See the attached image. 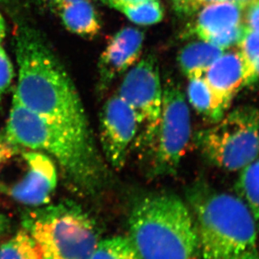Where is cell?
<instances>
[{
	"mask_svg": "<svg viewBox=\"0 0 259 259\" xmlns=\"http://www.w3.org/2000/svg\"><path fill=\"white\" fill-rule=\"evenodd\" d=\"M138 131V121L129 105L118 95L110 97L100 116L103 157L110 167L120 170L125 166L130 147Z\"/></svg>",
	"mask_w": 259,
	"mask_h": 259,
	"instance_id": "9c48e42d",
	"label": "cell"
},
{
	"mask_svg": "<svg viewBox=\"0 0 259 259\" xmlns=\"http://www.w3.org/2000/svg\"><path fill=\"white\" fill-rule=\"evenodd\" d=\"M245 5L225 1L207 5L197 16L193 31L202 40L242 24Z\"/></svg>",
	"mask_w": 259,
	"mask_h": 259,
	"instance_id": "4fadbf2b",
	"label": "cell"
},
{
	"mask_svg": "<svg viewBox=\"0 0 259 259\" xmlns=\"http://www.w3.org/2000/svg\"><path fill=\"white\" fill-rule=\"evenodd\" d=\"M224 50L208 41H196L185 46L180 51L178 62L183 73L189 78H199Z\"/></svg>",
	"mask_w": 259,
	"mask_h": 259,
	"instance_id": "9a60e30c",
	"label": "cell"
},
{
	"mask_svg": "<svg viewBox=\"0 0 259 259\" xmlns=\"http://www.w3.org/2000/svg\"><path fill=\"white\" fill-rule=\"evenodd\" d=\"M22 156L27 170L8 194L15 201L33 208L49 204L58 185L57 164L49 156L38 151L29 150Z\"/></svg>",
	"mask_w": 259,
	"mask_h": 259,
	"instance_id": "30bf717a",
	"label": "cell"
},
{
	"mask_svg": "<svg viewBox=\"0 0 259 259\" xmlns=\"http://www.w3.org/2000/svg\"><path fill=\"white\" fill-rule=\"evenodd\" d=\"M6 34V25L5 20L0 13V39H4Z\"/></svg>",
	"mask_w": 259,
	"mask_h": 259,
	"instance_id": "f546056e",
	"label": "cell"
},
{
	"mask_svg": "<svg viewBox=\"0 0 259 259\" xmlns=\"http://www.w3.org/2000/svg\"><path fill=\"white\" fill-rule=\"evenodd\" d=\"M116 10L139 25H155L163 18V10L159 0H147L134 5H124L118 7Z\"/></svg>",
	"mask_w": 259,
	"mask_h": 259,
	"instance_id": "ffe728a7",
	"label": "cell"
},
{
	"mask_svg": "<svg viewBox=\"0 0 259 259\" xmlns=\"http://www.w3.org/2000/svg\"><path fill=\"white\" fill-rule=\"evenodd\" d=\"M58 8L63 25L71 32L83 37H95L100 33V19L90 0H80Z\"/></svg>",
	"mask_w": 259,
	"mask_h": 259,
	"instance_id": "5bb4252c",
	"label": "cell"
},
{
	"mask_svg": "<svg viewBox=\"0 0 259 259\" xmlns=\"http://www.w3.org/2000/svg\"><path fill=\"white\" fill-rule=\"evenodd\" d=\"M252 71L238 51L222 53L204 73V79L227 108L240 90L251 85Z\"/></svg>",
	"mask_w": 259,
	"mask_h": 259,
	"instance_id": "7c38bea8",
	"label": "cell"
},
{
	"mask_svg": "<svg viewBox=\"0 0 259 259\" xmlns=\"http://www.w3.org/2000/svg\"><path fill=\"white\" fill-rule=\"evenodd\" d=\"M159 67L154 56L147 55L125 73L117 95L133 110L141 135L138 144L152 148L159 124L162 105Z\"/></svg>",
	"mask_w": 259,
	"mask_h": 259,
	"instance_id": "ba28073f",
	"label": "cell"
},
{
	"mask_svg": "<svg viewBox=\"0 0 259 259\" xmlns=\"http://www.w3.org/2000/svg\"><path fill=\"white\" fill-rule=\"evenodd\" d=\"M188 98L193 107L208 120L217 122L225 115L227 107L220 101L204 77L190 79Z\"/></svg>",
	"mask_w": 259,
	"mask_h": 259,
	"instance_id": "2e32d148",
	"label": "cell"
},
{
	"mask_svg": "<svg viewBox=\"0 0 259 259\" xmlns=\"http://www.w3.org/2000/svg\"><path fill=\"white\" fill-rule=\"evenodd\" d=\"M203 259H259L257 227L239 196L204 183L188 194Z\"/></svg>",
	"mask_w": 259,
	"mask_h": 259,
	"instance_id": "3957f363",
	"label": "cell"
},
{
	"mask_svg": "<svg viewBox=\"0 0 259 259\" xmlns=\"http://www.w3.org/2000/svg\"><path fill=\"white\" fill-rule=\"evenodd\" d=\"M225 1H237L246 5L250 0H172V3L178 14L190 15H193L200 6Z\"/></svg>",
	"mask_w": 259,
	"mask_h": 259,
	"instance_id": "603a6c76",
	"label": "cell"
},
{
	"mask_svg": "<svg viewBox=\"0 0 259 259\" xmlns=\"http://www.w3.org/2000/svg\"><path fill=\"white\" fill-rule=\"evenodd\" d=\"M199 142L205 158L217 167L243 169L258 155V110L242 106L232 110L214 126L200 132Z\"/></svg>",
	"mask_w": 259,
	"mask_h": 259,
	"instance_id": "8992f818",
	"label": "cell"
},
{
	"mask_svg": "<svg viewBox=\"0 0 259 259\" xmlns=\"http://www.w3.org/2000/svg\"><path fill=\"white\" fill-rule=\"evenodd\" d=\"M252 77L251 85H255V86H259V55L257 58L253 61L252 63Z\"/></svg>",
	"mask_w": 259,
	"mask_h": 259,
	"instance_id": "4316f807",
	"label": "cell"
},
{
	"mask_svg": "<svg viewBox=\"0 0 259 259\" xmlns=\"http://www.w3.org/2000/svg\"><path fill=\"white\" fill-rule=\"evenodd\" d=\"M18 79L13 99L31 112L94 141L79 94L67 70L35 30L15 35Z\"/></svg>",
	"mask_w": 259,
	"mask_h": 259,
	"instance_id": "6da1fadb",
	"label": "cell"
},
{
	"mask_svg": "<svg viewBox=\"0 0 259 259\" xmlns=\"http://www.w3.org/2000/svg\"><path fill=\"white\" fill-rule=\"evenodd\" d=\"M144 38L142 30L133 27L120 29L110 38L98 64L100 93L107 90L116 78L139 61Z\"/></svg>",
	"mask_w": 259,
	"mask_h": 259,
	"instance_id": "8fae6325",
	"label": "cell"
},
{
	"mask_svg": "<svg viewBox=\"0 0 259 259\" xmlns=\"http://www.w3.org/2000/svg\"><path fill=\"white\" fill-rule=\"evenodd\" d=\"M23 227L43 259H90L100 241L94 219L70 200L35 207L24 217Z\"/></svg>",
	"mask_w": 259,
	"mask_h": 259,
	"instance_id": "5b68a950",
	"label": "cell"
},
{
	"mask_svg": "<svg viewBox=\"0 0 259 259\" xmlns=\"http://www.w3.org/2000/svg\"><path fill=\"white\" fill-rule=\"evenodd\" d=\"M4 39H0V100L12 84L14 67L3 46Z\"/></svg>",
	"mask_w": 259,
	"mask_h": 259,
	"instance_id": "7402d4cb",
	"label": "cell"
},
{
	"mask_svg": "<svg viewBox=\"0 0 259 259\" xmlns=\"http://www.w3.org/2000/svg\"><path fill=\"white\" fill-rule=\"evenodd\" d=\"M90 259H140L129 237L117 236L100 240Z\"/></svg>",
	"mask_w": 259,
	"mask_h": 259,
	"instance_id": "d6986e66",
	"label": "cell"
},
{
	"mask_svg": "<svg viewBox=\"0 0 259 259\" xmlns=\"http://www.w3.org/2000/svg\"><path fill=\"white\" fill-rule=\"evenodd\" d=\"M236 190L252 214L259 234V160L242 170Z\"/></svg>",
	"mask_w": 259,
	"mask_h": 259,
	"instance_id": "e0dca14e",
	"label": "cell"
},
{
	"mask_svg": "<svg viewBox=\"0 0 259 259\" xmlns=\"http://www.w3.org/2000/svg\"><path fill=\"white\" fill-rule=\"evenodd\" d=\"M49 2L52 3L53 5H57V7L62 6V5H67V4H71V3L77 2L80 0H48Z\"/></svg>",
	"mask_w": 259,
	"mask_h": 259,
	"instance_id": "f1b7e54d",
	"label": "cell"
},
{
	"mask_svg": "<svg viewBox=\"0 0 259 259\" xmlns=\"http://www.w3.org/2000/svg\"><path fill=\"white\" fill-rule=\"evenodd\" d=\"M5 135L18 148L49 156L77 194L95 196L109 183L107 162L94 141L31 112L14 99Z\"/></svg>",
	"mask_w": 259,
	"mask_h": 259,
	"instance_id": "7a4b0ae2",
	"label": "cell"
},
{
	"mask_svg": "<svg viewBox=\"0 0 259 259\" xmlns=\"http://www.w3.org/2000/svg\"><path fill=\"white\" fill-rule=\"evenodd\" d=\"M8 219L5 215L0 214V235L3 234L8 228Z\"/></svg>",
	"mask_w": 259,
	"mask_h": 259,
	"instance_id": "83f0119b",
	"label": "cell"
},
{
	"mask_svg": "<svg viewBox=\"0 0 259 259\" xmlns=\"http://www.w3.org/2000/svg\"><path fill=\"white\" fill-rule=\"evenodd\" d=\"M242 23L247 29L259 33V0H250L245 5Z\"/></svg>",
	"mask_w": 259,
	"mask_h": 259,
	"instance_id": "cb8c5ba5",
	"label": "cell"
},
{
	"mask_svg": "<svg viewBox=\"0 0 259 259\" xmlns=\"http://www.w3.org/2000/svg\"><path fill=\"white\" fill-rule=\"evenodd\" d=\"M191 132L190 110L180 85L167 79L163 86L159 124L152 148L150 176L174 175L187 150Z\"/></svg>",
	"mask_w": 259,
	"mask_h": 259,
	"instance_id": "52a82bcc",
	"label": "cell"
},
{
	"mask_svg": "<svg viewBox=\"0 0 259 259\" xmlns=\"http://www.w3.org/2000/svg\"><path fill=\"white\" fill-rule=\"evenodd\" d=\"M129 238L140 259H200L196 223L189 204L171 193L142 197L129 217Z\"/></svg>",
	"mask_w": 259,
	"mask_h": 259,
	"instance_id": "277c9868",
	"label": "cell"
},
{
	"mask_svg": "<svg viewBox=\"0 0 259 259\" xmlns=\"http://www.w3.org/2000/svg\"><path fill=\"white\" fill-rule=\"evenodd\" d=\"M102 1L106 4L108 6L116 10L118 7H120V6L134 5V4L143 2V1H147V0H102Z\"/></svg>",
	"mask_w": 259,
	"mask_h": 259,
	"instance_id": "484cf974",
	"label": "cell"
},
{
	"mask_svg": "<svg viewBox=\"0 0 259 259\" xmlns=\"http://www.w3.org/2000/svg\"><path fill=\"white\" fill-rule=\"evenodd\" d=\"M0 259H43L37 244L25 230L0 246Z\"/></svg>",
	"mask_w": 259,
	"mask_h": 259,
	"instance_id": "ac0fdd59",
	"label": "cell"
},
{
	"mask_svg": "<svg viewBox=\"0 0 259 259\" xmlns=\"http://www.w3.org/2000/svg\"><path fill=\"white\" fill-rule=\"evenodd\" d=\"M247 27L242 23L236 27L232 28L230 30H226L223 32L219 33L217 35L209 37L206 41L217 46L222 49L232 48L234 46L239 45L240 41L244 36Z\"/></svg>",
	"mask_w": 259,
	"mask_h": 259,
	"instance_id": "44dd1931",
	"label": "cell"
},
{
	"mask_svg": "<svg viewBox=\"0 0 259 259\" xmlns=\"http://www.w3.org/2000/svg\"><path fill=\"white\" fill-rule=\"evenodd\" d=\"M18 147L11 144L5 134L0 133V166L10 159L17 152Z\"/></svg>",
	"mask_w": 259,
	"mask_h": 259,
	"instance_id": "d4e9b609",
	"label": "cell"
}]
</instances>
